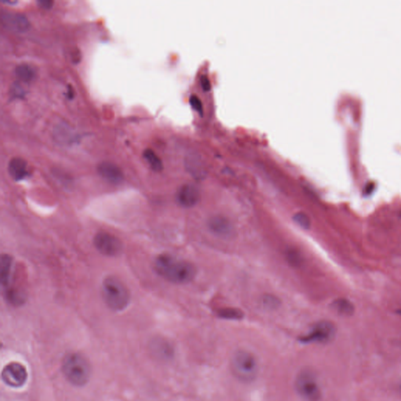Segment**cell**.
<instances>
[{
	"label": "cell",
	"mask_w": 401,
	"mask_h": 401,
	"mask_svg": "<svg viewBox=\"0 0 401 401\" xmlns=\"http://www.w3.org/2000/svg\"><path fill=\"white\" fill-rule=\"evenodd\" d=\"M176 198L177 203L180 206L184 208L194 207L199 202V190L194 184H184L177 190Z\"/></svg>",
	"instance_id": "obj_10"
},
{
	"label": "cell",
	"mask_w": 401,
	"mask_h": 401,
	"mask_svg": "<svg viewBox=\"0 0 401 401\" xmlns=\"http://www.w3.org/2000/svg\"><path fill=\"white\" fill-rule=\"evenodd\" d=\"M93 245L101 255L107 257L118 256L123 249L122 241L107 232L97 233L93 238Z\"/></svg>",
	"instance_id": "obj_7"
},
{
	"label": "cell",
	"mask_w": 401,
	"mask_h": 401,
	"mask_svg": "<svg viewBox=\"0 0 401 401\" xmlns=\"http://www.w3.org/2000/svg\"><path fill=\"white\" fill-rule=\"evenodd\" d=\"M373 184H368V186L366 187L365 190H364V195H370V194H372V192L373 191Z\"/></svg>",
	"instance_id": "obj_29"
},
{
	"label": "cell",
	"mask_w": 401,
	"mask_h": 401,
	"mask_svg": "<svg viewBox=\"0 0 401 401\" xmlns=\"http://www.w3.org/2000/svg\"><path fill=\"white\" fill-rule=\"evenodd\" d=\"M2 25L11 32L23 33L29 29L30 23L24 14L11 11H2L1 14Z\"/></svg>",
	"instance_id": "obj_9"
},
{
	"label": "cell",
	"mask_w": 401,
	"mask_h": 401,
	"mask_svg": "<svg viewBox=\"0 0 401 401\" xmlns=\"http://www.w3.org/2000/svg\"><path fill=\"white\" fill-rule=\"evenodd\" d=\"M150 350L159 360H169L173 358V346L165 338H158L153 340L150 343Z\"/></svg>",
	"instance_id": "obj_13"
},
{
	"label": "cell",
	"mask_w": 401,
	"mask_h": 401,
	"mask_svg": "<svg viewBox=\"0 0 401 401\" xmlns=\"http://www.w3.org/2000/svg\"><path fill=\"white\" fill-rule=\"evenodd\" d=\"M38 3L42 8L50 9L54 4V2L50 1V0H40V1H38Z\"/></svg>",
	"instance_id": "obj_27"
},
{
	"label": "cell",
	"mask_w": 401,
	"mask_h": 401,
	"mask_svg": "<svg viewBox=\"0 0 401 401\" xmlns=\"http://www.w3.org/2000/svg\"><path fill=\"white\" fill-rule=\"evenodd\" d=\"M15 73L19 80L24 83L32 82L36 75V71L34 70L33 67L26 63H21L18 65L15 70Z\"/></svg>",
	"instance_id": "obj_19"
},
{
	"label": "cell",
	"mask_w": 401,
	"mask_h": 401,
	"mask_svg": "<svg viewBox=\"0 0 401 401\" xmlns=\"http://www.w3.org/2000/svg\"><path fill=\"white\" fill-rule=\"evenodd\" d=\"M5 298L9 304L14 306H21L26 302L25 293L18 288H6L5 290Z\"/></svg>",
	"instance_id": "obj_17"
},
{
	"label": "cell",
	"mask_w": 401,
	"mask_h": 401,
	"mask_svg": "<svg viewBox=\"0 0 401 401\" xmlns=\"http://www.w3.org/2000/svg\"><path fill=\"white\" fill-rule=\"evenodd\" d=\"M62 371L70 383L75 386H83L91 376V366L85 357L76 353L68 354L63 360Z\"/></svg>",
	"instance_id": "obj_3"
},
{
	"label": "cell",
	"mask_w": 401,
	"mask_h": 401,
	"mask_svg": "<svg viewBox=\"0 0 401 401\" xmlns=\"http://www.w3.org/2000/svg\"><path fill=\"white\" fill-rule=\"evenodd\" d=\"M201 85L204 90H210L211 89V83H210V79L206 76V75H202L201 77Z\"/></svg>",
	"instance_id": "obj_26"
},
{
	"label": "cell",
	"mask_w": 401,
	"mask_h": 401,
	"mask_svg": "<svg viewBox=\"0 0 401 401\" xmlns=\"http://www.w3.org/2000/svg\"><path fill=\"white\" fill-rule=\"evenodd\" d=\"M104 301L113 311H122L127 308L130 302V293L120 279L114 276L104 280L101 288Z\"/></svg>",
	"instance_id": "obj_2"
},
{
	"label": "cell",
	"mask_w": 401,
	"mask_h": 401,
	"mask_svg": "<svg viewBox=\"0 0 401 401\" xmlns=\"http://www.w3.org/2000/svg\"><path fill=\"white\" fill-rule=\"evenodd\" d=\"M287 259L293 267H300L302 263L301 253L296 249H291L286 253Z\"/></svg>",
	"instance_id": "obj_22"
},
{
	"label": "cell",
	"mask_w": 401,
	"mask_h": 401,
	"mask_svg": "<svg viewBox=\"0 0 401 401\" xmlns=\"http://www.w3.org/2000/svg\"><path fill=\"white\" fill-rule=\"evenodd\" d=\"M262 303L266 308L273 310V309L278 307L280 302H279V299L277 297L271 295H267L263 297Z\"/></svg>",
	"instance_id": "obj_24"
},
{
	"label": "cell",
	"mask_w": 401,
	"mask_h": 401,
	"mask_svg": "<svg viewBox=\"0 0 401 401\" xmlns=\"http://www.w3.org/2000/svg\"><path fill=\"white\" fill-rule=\"evenodd\" d=\"M8 172L15 181L25 180L29 176L27 162L23 158L18 157L12 158L9 162Z\"/></svg>",
	"instance_id": "obj_14"
},
{
	"label": "cell",
	"mask_w": 401,
	"mask_h": 401,
	"mask_svg": "<svg viewBox=\"0 0 401 401\" xmlns=\"http://www.w3.org/2000/svg\"><path fill=\"white\" fill-rule=\"evenodd\" d=\"M12 93L14 97H20L21 96L23 95V90H22L21 87L20 85H14L12 89Z\"/></svg>",
	"instance_id": "obj_28"
},
{
	"label": "cell",
	"mask_w": 401,
	"mask_h": 401,
	"mask_svg": "<svg viewBox=\"0 0 401 401\" xmlns=\"http://www.w3.org/2000/svg\"><path fill=\"white\" fill-rule=\"evenodd\" d=\"M144 158L148 162L150 168L155 172H161L163 169V164L160 158L151 149H146L144 151Z\"/></svg>",
	"instance_id": "obj_21"
},
{
	"label": "cell",
	"mask_w": 401,
	"mask_h": 401,
	"mask_svg": "<svg viewBox=\"0 0 401 401\" xmlns=\"http://www.w3.org/2000/svg\"><path fill=\"white\" fill-rule=\"evenodd\" d=\"M336 336V327L329 321H320L315 324L310 332L299 340L302 343H328Z\"/></svg>",
	"instance_id": "obj_6"
},
{
	"label": "cell",
	"mask_w": 401,
	"mask_h": 401,
	"mask_svg": "<svg viewBox=\"0 0 401 401\" xmlns=\"http://www.w3.org/2000/svg\"><path fill=\"white\" fill-rule=\"evenodd\" d=\"M185 166L187 169L192 176L197 178L203 177L206 174L203 162L199 154L195 152H190L185 158Z\"/></svg>",
	"instance_id": "obj_15"
},
{
	"label": "cell",
	"mask_w": 401,
	"mask_h": 401,
	"mask_svg": "<svg viewBox=\"0 0 401 401\" xmlns=\"http://www.w3.org/2000/svg\"><path fill=\"white\" fill-rule=\"evenodd\" d=\"M332 307L336 312L342 316L350 317L354 315L355 308L354 306L349 299L346 298H337L333 301Z\"/></svg>",
	"instance_id": "obj_18"
},
{
	"label": "cell",
	"mask_w": 401,
	"mask_h": 401,
	"mask_svg": "<svg viewBox=\"0 0 401 401\" xmlns=\"http://www.w3.org/2000/svg\"></svg>",
	"instance_id": "obj_30"
},
{
	"label": "cell",
	"mask_w": 401,
	"mask_h": 401,
	"mask_svg": "<svg viewBox=\"0 0 401 401\" xmlns=\"http://www.w3.org/2000/svg\"><path fill=\"white\" fill-rule=\"evenodd\" d=\"M154 269L159 276L174 284H187L194 278L195 267L187 261L180 260L169 254L158 255Z\"/></svg>",
	"instance_id": "obj_1"
},
{
	"label": "cell",
	"mask_w": 401,
	"mask_h": 401,
	"mask_svg": "<svg viewBox=\"0 0 401 401\" xmlns=\"http://www.w3.org/2000/svg\"><path fill=\"white\" fill-rule=\"evenodd\" d=\"M208 227L211 233L223 238H228L233 235L234 232L232 222L223 215H214L210 218Z\"/></svg>",
	"instance_id": "obj_11"
},
{
	"label": "cell",
	"mask_w": 401,
	"mask_h": 401,
	"mask_svg": "<svg viewBox=\"0 0 401 401\" xmlns=\"http://www.w3.org/2000/svg\"><path fill=\"white\" fill-rule=\"evenodd\" d=\"M298 396L304 401H320L321 391L316 376L311 371L305 370L298 374L295 381Z\"/></svg>",
	"instance_id": "obj_5"
},
{
	"label": "cell",
	"mask_w": 401,
	"mask_h": 401,
	"mask_svg": "<svg viewBox=\"0 0 401 401\" xmlns=\"http://www.w3.org/2000/svg\"><path fill=\"white\" fill-rule=\"evenodd\" d=\"M293 219L302 229H310V225H311L310 218L303 211H298L297 213L295 214Z\"/></svg>",
	"instance_id": "obj_23"
},
{
	"label": "cell",
	"mask_w": 401,
	"mask_h": 401,
	"mask_svg": "<svg viewBox=\"0 0 401 401\" xmlns=\"http://www.w3.org/2000/svg\"><path fill=\"white\" fill-rule=\"evenodd\" d=\"M12 266V257L8 254H2L0 259V283L5 288L10 284Z\"/></svg>",
	"instance_id": "obj_16"
},
{
	"label": "cell",
	"mask_w": 401,
	"mask_h": 401,
	"mask_svg": "<svg viewBox=\"0 0 401 401\" xmlns=\"http://www.w3.org/2000/svg\"><path fill=\"white\" fill-rule=\"evenodd\" d=\"M216 315L220 318L232 320H241L244 317L243 312L241 310L232 307L219 309L217 310Z\"/></svg>",
	"instance_id": "obj_20"
},
{
	"label": "cell",
	"mask_w": 401,
	"mask_h": 401,
	"mask_svg": "<svg viewBox=\"0 0 401 401\" xmlns=\"http://www.w3.org/2000/svg\"><path fill=\"white\" fill-rule=\"evenodd\" d=\"M97 172L104 180L111 184H121L124 180L123 171L112 162H102L97 167Z\"/></svg>",
	"instance_id": "obj_12"
},
{
	"label": "cell",
	"mask_w": 401,
	"mask_h": 401,
	"mask_svg": "<svg viewBox=\"0 0 401 401\" xmlns=\"http://www.w3.org/2000/svg\"><path fill=\"white\" fill-rule=\"evenodd\" d=\"M231 367L233 376L245 383L254 381L259 372L256 358L252 353L246 350H238L233 354Z\"/></svg>",
	"instance_id": "obj_4"
},
{
	"label": "cell",
	"mask_w": 401,
	"mask_h": 401,
	"mask_svg": "<svg viewBox=\"0 0 401 401\" xmlns=\"http://www.w3.org/2000/svg\"><path fill=\"white\" fill-rule=\"evenodd\" d=\"M190 104L191 105L193 108L195 109L196 111H199L201 114L203 112V107H202V103L199 97L195 94L190 97Z\"/></svg>",
	"instance_id": "obj_25"
},
{
	"label": "cell",
	"mask_w": 401,
	"mask_h": 401,
	"mask_svg": "<svg viewBox=\"0 0 401 401\" xmlns=\"http://www.w3.org/2000/svg\"><path fill=\"white\" fill-rule=\"evenodd\" d=\"M2 380L10 387L20 388L28 380V372L22 364L10 363L2 370Z\"/></svg>",
	"instance_id": "obj_8"
}]
</instances>
